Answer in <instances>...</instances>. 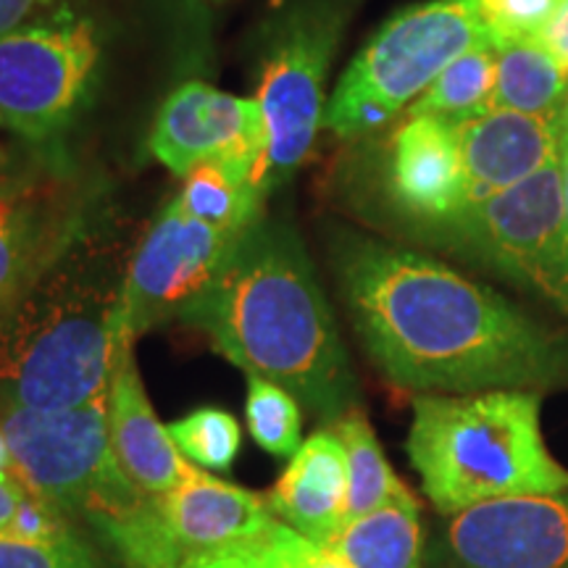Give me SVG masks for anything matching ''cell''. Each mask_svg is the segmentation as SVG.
I'll return each mask as SVG.
<instances>
[{
    "label": "cell",
    "mask_w": 568,
    "mask_h": 568,
    "mask_svg": "<svg viewBox=\"0 0 568 568\" xmlns=\"http://www.w3.org/2000/svg\"><path fill=\"white\" fill-rule=\"evenodd\" d=\"M169 437L174 439L176 450L197 468L226 471L243 443L237 418L222 408H197L193 414L176 418L166 426Z\"/></svg>",
    "instance_id": "cell-25"
},
{
    "label": "cell",
    "mask_w": 568,
    "mask_h": 568,
    "mask_svg": "<svg viewBox=\"0 0 568 568\" xmlns=\"http://www.w3.org/2000/svg\"><path fill=\"white\" fill-rule=\"evenodd\" d=\"M568 318V226L560 155L529 180L432 230Z\"/></svg>",
    "instance_id": "cell-8"
},
{
    "label": "cell",
    "mask_w": 568,
    "mask_h": 568,
    "mask_svg": "<svg viewBox=\"0 0 568 568\" xmlns=\"http://www.w3.org/2000/svg\"><path fill=\"white\" fill-rule=\"evenodd\" d=\"M560 0H474V9L493 45L539 38Z\"/></svg>",
    "instance_id": "cell-27"
},
{
    "label": "cell",
    "mask_w": 568,
    "mask_h": 568,
    "mask_svg": "<svg viewBox=\"0 0 568 568\" xmlns=\"http://www.w3.org/2000/svg\"><path fill=\"white\" fill-rule=\"evenodd\" d=\"M148 148L176 176L213 161L255 182L268 148L266 119L255 98L187 82L163 101Z\"/></svg>",
    "instance_id": "cell-12"
},
{
    "label": "cell",
    "mask_w": 568,
    "mask_h": 568,
    "mask_svg": "<svg viewBox=\"0 0 568 568\" xmlns=\"http://www.w3.org/2000/svg\"><path fill=\"white\" fill-rule=\"evenodd\" d=\"M98 67L95 27L71 13L0 34V126L51 145L88 105Z\"/></svg>",
    "instance_id": "cell-9"
},
{
    "label": "cell",
    "mask_w": 568,
    "mask_h": 568,
    "mask_svg": "<svg viewBox=\"0 0 568 568\" xmlns=\"http://www.w3.org/2000/svg\"><path fill=\"white\" fill-rule=\"evenodd\" d=\"M335 432L347 450V508L345 521L385 506L393 497H400L410 489L397 479L389 468L385 450L376 439L372 424L364 410L351 408L337 418Z\"/></svg>",
    "instance_id": "cell-22"
},
{
    "label": "cell",
    "mask_w": 568,
    "mask_h": 568,
    "mask_svg": "<svg viewBox=\"0 0 568 568\" xmlns=\"http://www.w3.org/2000/svg\"><path fill=\"white\" fill-rule=\"evenodd\" d=\"M9 535L19 539H34V542H53V539H67L77 531L74 521L61 508H55L51 500L27 489L17 516H13Z\"/></svg>",
    "instance_id": "cell-28"
},
{
    "label": "cell",
    "mask_w": 568,
    "mask_h": 568,
    "mask_svg": "<svg viewBox=\"0 0 568 568\" xmlns=\"http://www.w3.org/2000/svg\"><path fill=\"white\" fill-rule=\"evenodd\" d=\"M0 153H3V145H0Z\"/></svg>",
    "instance_id": "cell-35"
},
{
    "label": "cell",
    "mask_w": 568,
    "mask_h": 568,
    "mask_svg": "<svg viewBox=\"0 0 568 568\" xmlns=\"http://www.w3.org/2000/svg\"><path fill=\"white\" fill-rule=\"evenodd\" d=\"M0 568H105L82 535L53 542H34L0 535Z\"/></svg>",
    "instance_id": "cell-26"
},
{
    "label": "cell",
    "mask_w": 568,
    "mask_h": 568,
    "mask_svg": "<svg viewBox=\"0 0 568 568\" xmlns=\"http://www.w3.org/2000/svg\"><path fill=\"white\" fill-rule=\"evenodd\" d=\"M51 6H55V0H0V34L19 30L27 19Z\"/></svg>",
    "instance_id": "cell-29"
},
{
    "label": "cell",
    "mask_w": 568,
    "mask_h": 568,
    "mask_svg": "<svg viewBox=\"0 0 568 568\" xmlns=\"http://www.w3.org/2000/svg\"><path fill=\"white\" fill-rule=\"evenodd\" d=\"M182 190L176 201L190 216L219 226V230H251L264 219L266 197L253 180L234 174L222 163H201L182 176Z\"/></svg>",
    "instance_id": "cell-21"
},
{
    "label": "cell",
    "mask_w": 568,
    "mask_h": 568,
    "mask_svg": "<svg viewBox=\"0 0 568 568\" xmlns=\"http://www.w3.org/2000/svg\"><path fill=\"white\" fill-rule=\"evenodd\" d=\"M126 264L116 240L95 222L40 280L0 305L3 408L61 410L105 397L126 332Z\"/></svg>",
    "instance_id": "cell-3"
},
{
    "label": "cell",
    "mask_w": 568,
    "mask_h": 568,
    "mask_svg": "<svg viewBox=\"0 0 568 568\" xmlns=\"http://www.w3.org/2000/svg\"><path fill=\"white\" fill-rule=\"evenodd\" d=\"M358 0H287L261 34L255 101L268 148L255 184L268 197L293 180L326 113V74Z\"/></svg>",
    "instance_id": "cell-5"
},
{
    "label": "cell",
    "mask_w": 568,
    "mask_h": 568,
    "mask_svg": "<svg viewBox=\"0 0 568 568\" xmlns=\"http://www.w3.org/2000/svg\"><path fill=\"white\" fill-rule=\"evenodd\" d=\"M539 40L556 53V59L568 69V0H560V6L552 13L545 30L539 32Z\"/></svg>",
    "instance_id": "cell-30"
},
{
    "label": "cell",
    "mask_w": 568,
    "mask_h": 568,
    "mask_svg": "<svg viewBox=\"0 0 568 568\" xmlns=\"http://www.w3.org/2000/svg\"><path fill=\"white\" fill-rule=\"evenodd\" d=\"M0 153V305L11 303L98 222V193L55 155Z\"/></svg>",
    "instance_id": "cell-10"
},
{
    "label": "cell",
    "mask_w": 568,
    "mask_h": 568,
    "mask_svg": "<svg viewBox=\"0 0 568 568\" xmlns=\"http://www.w3.org/2000/svg\"><path fill=\"white\" fill-rule=\"evenodd\" d=\"M245 232L219 230L190 216L174 195L126 264L124 329L138 339L155 326L182 322L230 264Z\"/></svg>",
    "instance_id": "cell-11"
},
{
    "label": "cell",
    "mask_w": 568,
    "mask_h": 568,
    "mask_svg": "<svg viewBox=\"0 0 568 568\" xmlns=\"http://www.w3.org/2000/svg\"><path fill=\"white\" fill-rule=\"evenodd\" d=\"M322 552L324 545L274 516L258 529L211 550L195 568H314Z\"/></svg>",
    "instance_id": "cell-23"
},
{
    "label": "cell",
    "mask_w": 568,
    "mask_h": 568,
    "mask_svg": "<svg viewBox=\"0 0 568 568\" xmlns=\"http://www.w3.org/2000/svg\"><path fill=\"white\" fill-rule=\"evenodd\" d=\"M324 548L351 568H422L424 527L416 497L406 493L351 518Z\"/></svg>",
    "instance_id": "cell-18"
},
{
    "label": "cell",
    "mask_w": 568,
    "mask_h": 568,
    "mask_svg": "<svg viewBox=\"0 0 568 568\" xmlns=\"http://www.w3.org/2000/svg\"><path fill=\"white\" fill-rule=\"evenodd\" d=\"M134 343L138 339L124 332L113 353L105 389L111 447L134 487L145 495H163L190 481L203 468L187 464L166 426H161L155 416L134 361Z\"/></svg>",
    "instance_id": "cell-16"
},
{
    "label": "cell",
    "mask_w": 568,
    "mask_h": 568,
    "mask_svg": "<svg viewBox=\"0 0 568 568\" xmlns=\"http://www.w3.org/2000/svg\"><path fill=\"white\" fill-rule=\"evenodd\" d=\"M24 485L17 479V474L0 471V535H9L13 516H17L21 497H24Z\"/></svg>",
    "instance_id": "cell-31"
},
{
    "label": "cell",
    "mask_w": 568,
    "mask_h": 568,
    "mask_svg": "<svg viewBox=\"0 0 568 568\" xmlns=\"http://www.w3.org/2000/svg\"><path fill=\"white\" fill-rule=\"evenodd\" d=\"M184 324L247 376L274 382L329 422L358 397L351 355L301 234L258 219Z\"/></svg>",
    "instance_id": "cell-2"
},
{
    "label": "cell",
    "mask_w": 568,
    "mask_h": 568,
    "mask_svg": "<svg viewBox=\"0 0 568 568\" xmlns=\"http://www.w3.org/2000/svg\"><path fill=\"white\" fill-rule=\"evenodd\" d=\"M560 195H564V216L568 226V134H564V148H560Z\"/></svg>",
    "instance_id": "cell-32"
},
{
    "label": "cell",
    "mask_w": 568,
    "mask_h": 568,
    "mask_svg": "<svg viewBox=\"0 0 568 568\" xmlns=\"http://www.w3.org/2000/svg\"><path fill=\"white\" fill-rule=\"evenodd\" d=\"M564 119H566V134H568V103L564 105Z\"/></svg>",
    "instance_id": "cell-34"
},
{
    "label": "cell",
    "mask_w": 568,
    "mask_h": 568,
    "mask_svg": "<svg viewBox=\"0 0 568 568\" xmlns=\"http://www.w3.org/2000/svg\"><path fill=\"white\" fill-rule=\"evenodd\" d=\"M266 506L280 521L326 545L345 524L347 450L335 429H318L276 479Z\"/></svg>",
    "instance_id": "cell-17"
},
{
    "label": "cell",
    "mask_w": 568,
    "mask_h": 568,
    "mask_svg": "<svg viewBox=\"0 0 568 568\" xmlns=\"http://www.w3.org/2000/svg\"><path fill=\"white\" fill-rule=\"evenodd\" d=\"M450 568H568V495H516L450 516Z\"/></svg>",
    "instance_id": "cell-13"
},
{
    "label": "cell",
    "mask_w": 568,
    "mask_h": 568,
    "mask_svg": "<svg viewBox=\"0 0 568 568\" xmlns=\"http://www.w3.org/2000/svg\"><path fill=\"white\" fill-rule=\"evenodd\" d=\"M11 471L30 493L51 500L71 521L92 529L145 497L119 466L111 447L105 397L61 410L3 408Z\"/></svg>",
    "instance_id": "cell-7"
},
{
    "label": "cell",
    "mask_w": 568,
    "mask_h": 568,
    "mask_svg": "<svg viewBox=\"0 0 568 568\" xmlns=\"http://www.w3.org/2000/svg\"><path fill=\"white\" fill-rule=\"evenodd\" d=\"M11 468V453H9V443H6L3 426H0V471H9Z\"/></svg>",
    "instance_id": "cell-33"
},
{
    "label": "cell",
    "mask_w": 568,
    "mask_h": 568,
    "mask_svg": "<svg viewBox=\"0 0 568 568\" xmlns=\"http://www.w3.org/2000/svg\"><path fill=\"white\" fill-rule=\"evenodd\" d=\"M481 40L474 0H426L395 13L339 77L324 126L343 140L379 130Z\"/></svg>",
    "instance_id": "cell-6"
},
{
    "label": "cell",
    "mask_w": 568,
    "mask_h": 568,
    "mask_svg": "<svg viewBox=\"0 0 568 568\" xmlns=\"http://www.w3.org/2000/svg\"><path fill=\"white\" fill-rule=\"evenodd\" d=\"M393 203L424 230H437L466 209V172L456 122L408 116L389 148Z\"/></svg>",
    "instance_id": "cell-15"
},
{
    "label": "cell",
    "mask_w": 568,
    "mask_h": 568,
    "mask_svg": "<svg viewBox=\"0 0 568 568\" xmlns=\"http://www.w3.org/2000/svg\"><path fill=\"white\" fill-rule=\"evenodd\" d=\"M497 48L493 109L548 113L564 105L568 69L539 38L503 42ZM489 109V111H493Z\"/></svg>",
    "instance_id": "cell-19"
},
{
    "label": "cell",
    "mask_w": 568,
    "mask_h": 568,
    "mask_svg": "<svg viewBox=\"0 0 568 568\" xmlns=\"http://www.w3.org/2000/svg\"><path fill=\"white\" fill-rule=\"evenodd\" d=\"M408 458L439 514L516 495H560L568 471L550 456L539 426V393L487 389L418 395Z\"/></svg>",
    "instance_id": "cell-4"
},
{
    "label": "cell",
    "mask_w": 568,
    "mask_h": 568,
    "mask_svg": "<svg viewBox=\"0 0 568 568\" xmlns=\"http://www.w3.org/2000/svg\"><path fill=\"white\" fill-rule=\"evenodd\" d=\"M458 130L466 172V209H474L558 159L566 119L564 105L548 113L493 109L458 124Z\"/></svg>",
    "instance_id": "cell-14"
},
{
    "label": "cell",
    "mask_w": 568,
    "mask_h": 568,
    "mask_svg": "<svg viewBox=\"0 0 568 568\" xmlns=\"http://www.w3.org/2000/svg\"><path fill=\"white\" fill-rule=\"evenodd\" d=\"M332 268L355 335L418 395L568 387V337L493 287L408 247L337 232Z\"/></svg>",
    "instance_id": "cell-1"
},
{
    "label": "cell",
    "mask_w": 568,
    "mask_h": 568,
    "mask_svg": "<svg viewBox=\"0 0 568 568\" xmlns=\"http://www.w3.org/2000/svg\"><path fill=\"white\" fill-rule=\"evenodd\" d=\"M247 429L251 437L272 456H295L303 445L301 406L297 397L274 382L247 376Z\"/></svg>",
    "instance_id": "cell-24"
},
{
    "label": "cell",
    "mask_w": 568,
    "mask_h": 568,
    "mask_svg": "<svg viewBox=\"0 0 568 568\" xmlns=\"http://www.w3.org/2000/svg\"><path fill=\"white\" fill-rule=\"evenodd\" d=\"M497 74V48L481 40L471 51L458 55L443 74L410 105L408 116H439L464 124L493 109Z\"/></svg>",
    "instance_id": "cell-20"
}]
</instances>
